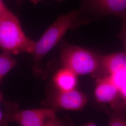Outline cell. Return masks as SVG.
<instances>
[{"instance_id":"6da1fadb","label":"cell","mask_w":126,"mask_h":126,"mask_svg":"<svg viewBox=\"0 0 126 126\" xmlns=\"http://www.w3.org/2000/svg\"><path fill=\"white\" fill-rule=\"evenodd\" d=\"M35 43L25 34L12 12L0 17V49L3 53L9 55L32 53Z\"/></svg>"},{"instance_id":"7a4b0ae2","label":"cell","mask_w":126,"mask_h":126,"mask_svg":"<svg viewBox=\"0 0 126 126\" xmlns=\"http://www.w3.org/2000/svg\"><path fill=\"white\" fill-rule=\"evenodd\" d=\"M78 15V11H73L60 17L47 30L40 39L36 42L32 53L34 62V70L36 72H41L40 66L42 60L71 27Z\"/></svg>"},{"instance_id":"3957f363","label":"cell","mask_w":126,"mask_h":126,"mask_svg":"<svg viewBox=\"0 0 126 126\" xmlns=\"http://www.w3.org/2000/svg\"><path fill=\"white\" fill-rule=\"evenodd\" d=\"M100 56L81 47L69 46L63 50L60 60L63 67L69 69L77 76L94 75L100 70Z\"/></svg>"},{"instance_id":"277c9868","label":"cell","mask_w":126,"mask_h":126,"mask_svg":"<svg viewBox=\"0 0 126 126\" xmlns=\"http://www.w3.org/2000/svg\"><path fill=\"white\" fill-rule=\"evenodd\" d=\"M57 110L51 108H36L16 110L15 104L4 102V112L9 122H15L20 126H45L56 117Z\"/></svg>"},{"instance_id":"5b68a950","label":"cell","mask_w":126,"mask_h":126,"mask_svg":"<svg viewBox=\"0 0 126 126\" xmlns=\"http://www.w3.org/2000/svg\"><path fill=\"white\" fill-rule=\"evenodd\" d=\"M88 102L87 95L76 89L68 91H57L50 97L49 104L57 110L61 109L79 111L84 108Z\"/></svg>"},{"instance_id":"8992f818","label":"cell","mask_w":126,"mask_h":126,"mask_svg":"<svg viewBox=\"0 0 126 126\" xmlns=\"http://www.w3.org/2000/svg\"><path fill=\"white\" fill-rule=\"evenodd\" d=\"M94 96L98 102L110 104L115 110H120L118 104L120 98L119 91L109 75L98 80L95 88Z\"/></svg>"},{"instance_id":"52a82bcc","label":"cell","mask_w":126,"mask_h":126,"mask_svg":"<svg viewBox=\"0 0 126 126\" xmlns=\"http://www.w3.org/2000/svg\"><path fill=\"white\" fill-rule=\"evenodd\" d=\"M100 70L109 75L117 72H126V54L116 52L100 56Z\"/></svg>"},{"instance_id":"ba28073f","label":"cell","mask_w":126,"mask_h":126,"mask_svg":"<svg viewBox=\"0 0 126 126\" xmlns=\"http://www.w3.org/2000/svg\"><path fill=\"white\" fill-rule=\"evenodd\" d=\"M53 81L58 91L73 90L77 85V75L69 69L63 67L54 74Z\"/></svg>"},{"instance_id":"9c48e42d","label":"cell","mask_w":126,"mask_h":126,"mask_svg":"<svg viewBox=\"0 0 126 126\" xmlns=\"http://www.w3.org/2000/svg\"><path fill=\"white\" fill-rule=\"evenodd\" d=\"M98 9L108 13L126 17V0H91Z\"/></svg>"},{"instance_id":"30bf717a","label":"cell","mask_w":126,"mask_h":126,"mask_svg":"<svg viewBox=\"0 0 126 126\" xmlns=\"http://www.w3.org/2000/svg\"><path fill=\"white\" fill-rule=\"evenodd\" d=\"M16 64V61L10 55L3 52L0 54V84L3 79Z\"/></svg>"},{"instance_id":"8fae6325","label":"cell","mask_w":126,"mask_h":126,"mask_svg":"<svg viewBox=\"0 0 126 126\" xmlns=\"http://www.w3.org/2000/svg\"><path fill=\"white\" fill-rule=\"evenodd\" d=\"M108 126H126V115L122 110L109 113Z\"/></svg>"},{"instance_id":"7c38bea8","label":"cell","mask_w":126,"mask_h":126,"mask_svg":"<svg viewBox=\"0 0 126 126\" xmlns=\"http://www.w3.org/2000/svg\"><path fill=\"white\" fill-rule=\"evenodd\" d=\"M45 126H66V125L63 121L55 117L50 120Z\"/></svg>"},{"instance_id":"4fadbf2b","label":"cell","mask_w":126,"mask_h":126,"mask_svg":"<svg viewBox=\"0 0 126 126\" xmlns=\"http://www.w3.org/2000/svg\"><path fill=\"white\" fill-rule=\"evenodd\" d=\"M12 13L5 4L3 0H0V17Z\"/></svg>"},{"instance_id":"5bb4252c","label":"cell","mask_w":126,"mask_h":126,"mask_svg":"<svg viewBox=\"0 0 126 126\" xmlns=\"http://www.w3.org/2000/svg\"><path fill=\"white\" fill-rule=\"evenodd\" d=\"M120 98L126 103V78L119 89Z\"/></svg>"},{"instance_id":"9a60e30c","label":"cell","mask_w":126,"mask_h":126,"mask_svg":"<svg viewBox=\"0 0 126 126\" xmlns=\"http://www.w3.org/2000/svg\"><path fill=\"white\" fill-rule=\"evenodd\" d=\"M124 19L125 20V23H124L123 29L122 33V36L124 42L125 48L126 50V17L124 18Z\"/></svg>"},{"instance_id":"2e32d148","label":"cell","mask_w":126,"mask_h":126,"mask_svg":"<svg viewBox=\"0 0 126 126\" xmlns=\"http://www.w3.org/2000/svg\"><path fill=\"white\" fill-rule=\"evenodd\" d=\"M4 116L1 121L0 122V126H9V120L8 119L6 114L3 112Z\"/></svg>"},{"instance_id":"e0dca14e","label":"cell","mask_w":126,"mask_h":126,"mask_svg":"<svg viewBox=\"0 0 126 126\" xmlns=\"http://www.w3.org/2000/svg\"><path fill=\"white\" fill-rule=\"evenodd\" d=\"M2 95L0 92V102L2 101ZM3 116H4V113L1 111V110L0 109V122H1V120H2V119L3 118Z\"/></svg>"},{"instance_id":"ac0fdd59","label":"cell","mask_w":126,"mask_h":126,"mask_svg":"<svg viewBox=\"0 0 126 126\" xmlns=\"http://www.w3.org/2000/svg\"><path fill=\"white\" fill-rule=\"evenodd\" d=\"M97 126L96 124H95L94 123H93V122H90L89 123H87V124L85 125V126Z\"/></svg>"},{"instance_id":"d6986e66","label":"cell","mask_w":126,"mask_h":126,"mask_svg":"<svg viewBox=\"0 0 126 126\" xmlns=\"http://www.w3.org/2000/svg\"><path fill=\"white\" fill-rule=\"evenodd\" d=\"M32 2H33V3H36L37 2H39L40 0H30Z\"/></svg>"},{"instance_id":"ffe728a7","label":"cell","mask_w":126,"mask_h":126,"mask_svg":"<svg viewBox=\"0 0 126 126\" xmlns=\"http://www.w3.org/2000/svg\"><path fill=\"white\" fill-rule=\"evenodd\" d=\"M16 0L18 3H21L23 1V0Z\"/></svg>"}]
</instances>
